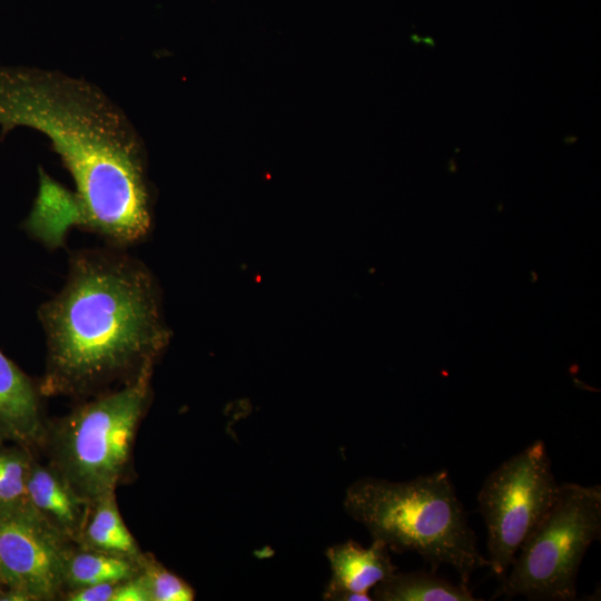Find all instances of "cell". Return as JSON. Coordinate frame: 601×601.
<instances>
[{
    "mask_svg": "<svg viewBox=\"0 0 601 601\" xmlns=\"http://www.w3.org/2000/svg\"><path fill=\"white\" fill-rule=\"evenodd\" d=\"M344 510L390 551L415 552L434 572L451 565L465 585L489 566L446 470L404 482L359 479L347 487Z\"/></svg>",
    "mask_w": 601,
    "mask_h": 601,
    "instance_id": "3957f363",
    "label": "cell"
},
{
    "mask_svg": "<svg viewBox=\"0 0 601 601\" xmlns=\"http://www.w3.org/2000/svg\"><path fill=\"white\" fill-rule=\"evenodd\" d=\"M17 127L46 136L69 171L77 226L122 249L147 238L154 196L146 147L98 86L59 70L0 67V138Z\"/></svg>",
    "mask_w": 601,
    "mask_h": 601,
    "instance_id": "6da1fadb",
    "label": "cell"
},
{
    "mask_svg": "<svg viewBox=\"0 0 601 601\" xmlns=\"http://www.w3.org/2000/svg\"><path fill=\"white\" fill-rule=\"evenodd\" d=\"M145 561L86 549L71 551L66 564L65 587L72 590L100 583H119L138 575Z\"/></svg>",
    "mask_w": 601,
    "mask_h": 601,
    "instance_id": "4fadbf2b",
    "label": "cell"
},
{
    "mask_svg": "<svg viewBox=\"0 0 601 601\" xmlns=\"http://www.w3.org/2000/svg\"><path fill=\"white\" fill-rule=\"evenodd\" d=\"M81 549L121 556L138 562L145 556L127 529L116 503L115 493L107 494L90 505L89 514L78 541Z\"/></svg>",
    "mask_w": 601,
    "mask_h": 601,
    "instance_id": "8fae6325",
    "label": "cell"
},
{
    "mask_svg": "<svg viewBox=\"0 0 601 601\" xmlns=\"http://www.w3.org/2000/svg\"><path fill=\"white\" fill-rule=\"evenodd\" d=\"M0 582H1V579H0Z\"/></svg>",
    "mask_w": 601,
    "mask_h": 601,
    "instance_id": "ac0fdd59",
    "label": "cell"
},
{
    "mask_svg": "<svg viewBox=\"0 0 601 601\" xmlns=\"http://www.w3.org/2000/svg\"><path fill=\"white\" fill-rule=\"evenodd\" d=\"M601 536V486L560 484L555 502L519 549L494 598L572 601L581 561Z\"/></svg>",
    "mask_w": 601,
    "mask_h": 601,
    "instance_id": "5b68a950",
    "label": "cell"
},
{
    "mask_svg": "<svg viewBox=\"0 0 601 601\" xmlns=\"http://www.w3.org/2000/svg\"><path fill=\"white\" fill-rule=\"evenodd\" d=\"M69 542L28 499L1 504V582L30 600L57 599L66 588Z\"/></svg>",
    "mask_w": 601,
    "mask_h": 601,
    "instance_id": "52a82bcc",
    "label": "cell"
},
{
    "mask_svg": "<svg viewBox=\"0 0 601 601\" xmlns=\"http://www.w3.org/2000/svg\"><path fill=\"white\" fill-rule=\"evenodd\" d=\"M117 583H100L72 589L66 594L69 601H111Z\"/></svg>",
    "mask_w": 601,
    "mask_h": 601,
    "instance_id": "e0dca14e",
    "label": "cell"
},
{
    "mask_svg": "<svg viewBox=\"0 0 601 601\" xmlns=\"http://www.w3.org/2000/svg\"><path fill=\"white\" fill-rule=\"evenodd\" d=\"M377 601H476L469 585L453 584L434 571L397 572L373 588Z\"/></svg>",
    "mask_w": 601,
    "mask_h": 601,
    "instance_id": "7c38bea8",
    "label": "cell"
},
{
    "mask_svg": "<svg viewBox=\"0 0 601 601\" xmlns=\"http://www.w3.org/2000/svg\"><path fill=\"white\" fill-rule=\"evenodd\" d=\"M27 499L65 538L78 543L91 503L79 496L56 469L32 462Z\"/></svg>",
    "mask_w": 601,
    "mask_h": 601,
    "instance_id": "30bf717a",
    "label": "cell"
},
{
    "mask_svg": "<svg viewBox=\"0 0 601 601\" xmlns=\"http://www.w3.org/2000/svg\"><path fill=\"white\" fill-rule=\"evenodd\" d=\"M31 465V457L22 451H0V505L27 499Z\"/></svg>",
    "mask_w": 601,
    "mask_h": 601,
    "instance_id": "5bb4252c",
    "label": "cell"
},
{
    "mask_svg": "<svg viewBox=\"0 0 601 601\" xmlns=\"http://www.w3.org/2000/svg\"><path fill=\"white\" fill-rule=\"evenodd\" d=\"M40 394L32 381L0 351V445L13 442L35 446L43 442Z\"/></svg>",
    "mask_w": 601,
    "mask_h": 601,
    "instance_id": "9c48e42d",
    "label": "cell"
},
{
    "mask_svg": "<svg viewBox=\"0 0 601 601\" xmlns=\"http://www.w3.org/2000/svg\"><path fill=\"white\" fill-rule=\"evenodd\" d=\"M142 572L148 582L151 601L194 600L193 589L156 561L146 559Z\"/></svg>",
    "mask_w": 601,
    "mask_h": 601,
    "instance_id": "9a60e30c",
    "label": "cell"
},
{
    "mask_svg": "<svg viewBox=\"0 0 601 601\" xmlns=\"http://www.w3.org/2000/svg\"><path fill=\"white\" fill-rule=\"evenodd\" d=\"M326 556L332 575L325 600L371 601L370 590L397 570L388 548L376 540L368 548L352 540L334 544Z\"/></svg>",
    "mask_w": 601,
    "mask_h": 601,
    "instance_id": "ba28073f",
    "label": "cell"
},
{
    "mask_svg": "<svg viewBox=\"0 0 601 601\" xmlns=\"http://www.w3.org/2000/svg\"><path fill=\"white\" fill-rule=\"evenodd\" d=\"M154 366L119 388L95 395L60 420L52 433V467L89 503L115 493L131 456L151 394Z\"/></svg>",
    "mask_w": 601,
    "mask_h": 601,
    "instance_id": "277c9868",
    "label": "cell"
},
{
    "mask_svg": "<svg viewBox=\"0 0 601 601\" xmlns=\"http://www.w3.org/2000/svg\"><path fill=\"white\" fill-rule=\"evenodd\" d=\"M47 339L41 395L106 392L154 366L168 342L157 283L122 248L71 254L67 280L38 311Z\"/></svg>",
    "mask_w": 601,
    "mask_h": 601,
    "instance_id": "7a4b0ae2",
    "label": "cell"
},
{
    "mask_svg": "<svg viewBox=\"0 0 601 601\" xmlns=\"http://www.w3.org/2000/svg\"><path fill=\"white\" fill-rule=\"evenodd\" d=\"M111 601H151L144 572L141 571L135 578L117 583Z\"/></svg>",
    "mask_w": 601,
    "mask_h": 601,
    "instance_id": "2e32d148",
    "label": "cell"
},
{
    "mask_svg": "<svg viewBox=\"0 0 601 601\" xmlns=\"http://www.w3.org/2000/svg\"><path fill=\"white\" fill-rule=\"evenodd\" d=\"M544 441L536 440L487 475L477 494L487 532L489 568L502 580L519 549L559 494Z\"/></svg>",
    "mask_w": 601,
    "mask_h": 601,
    "instance_id": "8992f818",
    "label": "cell"
}]
</instances>
